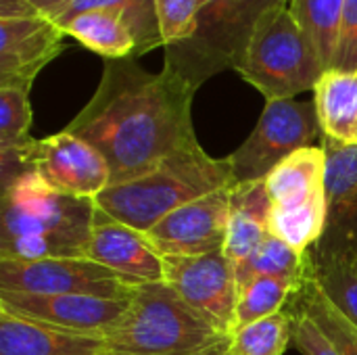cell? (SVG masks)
Listing matches in <instances>:
<instances>
[{
    "label": "cell",
    "instance_id": "cell-1",
    "mask_svg": "<svg viewBox=\"0 0 357 355\" xmlns=\"http://www.w3.org/2000/svg\"><path fill=\"white\" fill-rule=\"evenodd\" d=\"M195 90L136 59H105L96 92L65 130L90 142L111 167V186L130 182L163 159L199 146Z\"/></svg>",
    "mask_w": 357,
    "mask_h": 355
},
{
    "label": "cell",
    "instance_id": "cell-2",
    "mask_svg": "<svg viewBox=\"0 0 357 355\" xmlns=\"http://www.w3.org/2000/svg\"><path fill=\"white\" fill-rule=\"evenodd\" d=\"M94 213V199L63 195L25 172L2 188L0 259L86 257Z\"/></svg>",
    "mask_w": 357,
    "mask_h": 355
},
{
    "label": "cell",
    "instance_id": "cell-3",
    "mask_svg": "<svg viewBox=\"0 0 357 355\" xmlns=\"http://www.w3.org/2000/svg\"><path fill=\"white\" fill-rule=\"evenodd\" d=\"M234 184L228 157L213 159L199 144L163 159L130 182L109 186L94 203L107 216L149 232L174 209Z\"/></svg>",
    "mask_w": 357,
    "mask_h": 355
},
{
    "label": "cell",
    "instance_id": "cell-4",
    "mask_svg": "<svg viewBox=\"0 0 357 355\" xmlns=\"http://www.w3.org/2000/svg\"><path fill=\"white\" fill-rule=\"evenodd\" d=\"M115 355H228L232 337L188 308L165 282L140 285L105 337Z\"/></svg>",
    "mask_w": 357,
    "mask_h": 355
},
{
    "label": "cell",
    "instance_id": "cell-5",
    "mask_svg": "<svg viewBox=\"0 0 357 355\" xmlns=\"http://www.w3.org/2000/svg\"><path fill=\"white\" fill-rule=\"evenodd\" d=\"M326 67L289 2L270 6L257 19L236 73L266 100L295 98L316 88Z\"/></svg>",
    "mask_w": 357,
    "mask_h": 355
},
{
    "label": "cell",
    "instance_id": "cell-6",
    "mask_svg": "<svg viewBox=\"0 0 357 355\" xmlns=\"http://www.w3.org/2000/svg\"><path fill=\"white\" fill-rule=\"evenodd\" d=\"M280 2L289 0H201L195 33L165 48L163 71L195 92L213 75L236 71L257 19Z\"/></svg>",
    "mask_w": 357,
    "mask_h": 355
},
{
    "label": "cell",
    "instance_id": "cell-7",
    "mask_svg": "<svg viewBox=\"0 0 357 355\" xmlns=\"http://www.w3.org/2000/svg\"><path fill=\"white\" fill-rule=\"evenodd\" d=\"M270 197L268 232L289 243L297 251H310L324 234L326 207V157L322 146H307L264 180Z\"/></svg>",
    "mask_w": 357,
    "mask_h": 355
},
{
    "label": "cell",
    "instance_id": "cell-8",
    "mask_svg": "<svg viewBox=\"0 0 357 355\" xmlns=\"http://www.w3.org/2000/svg\"><path fill=\"white\" fill-rule=\"evenodd\" d=\"M320 130L314 100H266L255 130L228 155L236 184L266 180L293 153L314 146Z\"/></svg>",
    "mask_w": 357,
    "mask_h": 355
},
{
    "label": "cell",
    "instance_id": "cell-9",
    "mask_svg": "<svg viewBox=\"0 0 357 355\" xmlns=\"http://www.w3.org/2000/svg\"><path fill=\"white\" fill-rule=\"evenodd\" d=\"M140 285L115 274L88 257L38 262L0 259V291L33 295H92L130 301Z\"/></svg>",
    "mask_w": 357,
    "mask_h": 355
},
{
    "label": "cell",
    "instance_id": "cell-10",
    "mask_svg": "<svg viewBox=\"0 0 357 355\" xmlns=\"http://www.w3.org/2000/svg\"><path fill=\"white\" fill-rule=\"evenodd\" d=\"M163 282L209 324L234 335L238 280L224 251L195 257H163Z\"/></svg>",
    "mask_w": 357,
    "mask_h": 355
},
{
    "label": "cell",
    "instance_id": "cell-11",
    "mask_svg": "<svg viewBox=\"0 0 357 355\" xmlns=\"http://www.w3.org/2000/svg\"><path fill=\"white\" fill-rule=\"evenodd\" d=\"M25 163L50 188L69 197L96 199L111 186L107 159L69 130L31 140L25 151Z\"/></svg>",
    "mask_w": 357,
    "mask_h": 355
},
{
    "label": "cell",
    "instance_id": "cell-12",
    "mask_svg": "<svg viewBox=\"0 0 357 355\" xmlns=\"http://www.w3.org/2000/svg\"><path fill=\"white\" fill-rule=\"evenodd\" d=\"M130 301L92 295H33L0 291V310L56 331L107 337L123 318Z\"/></svg>",
    "mask_w": 357,
    "mask_h": 355
},
{
    "label": "cell",
    "instance_id": "cell-13",
    "mask_svg": "<svg viewBox=\"0 0 357 355\" xmlns=\"http://www.w3.org/2000/svg\"><path fill=\"white\" fill-rule=\"evenodd\" d=\"M232 186L195 199L155 224L146 236L163 257H195L224 251Z\"/></svg>",
    "mask_w": 357,
    "mask_h": 355
},
{
    "label": "cell",
    "instance_id": "cell-14",
    "mask_svg": "<svg viewBox=\"0 0 357 355\" xmlns=\"http://www.w3.org/2000/svg\"><path fill=\"white\" fill-rule=\"evenodd\" d=\"M65 36L44 15L0 19V88L31 90L38 73L65 50Z\"/></svg>",
    "mask_w": 357,
    "mask_h": 355
},
{
    "label": "cell",
    "instance_id": "cell-15",
    "mask_svg": "<svg viewBox=\"0 0 357 355\" xmlns=\"http://www.w3.org/2000/svg\"><path fill=\"white\" fill-rule=\"evenodd\" d=\"M86 257L132 280L134 285L163 282V255L140 232L96 207Z\"/></svg>",
    "mask_w": 357,
    "mask_h": 355
},
{
    "label": "cell",
    "instance_id": "cell-16",
    "mask_svg": "<svg viewBox=\"0 0 357 355\" xmlns=\"http://www.w3.org/2000/svg\"><path fill=\"white\" fill-rule=\"evenodd\" d=\"M307 278L357 326V224L326 226L307 251Z\"/></svg>",
    "mask_w": 357,
    "mask_h": 355
},
{
    "label": "cell",
    "instance_id": "cell-17",
    "mask_svg": "<svg viewBox=\"0 0 357 355\" xmlns=\"http://www.w3.org/2000/svg\"><path fill=\"white\" fill-rule=\"evenodd\" d=\"M105 337L75 335L0 310V355H109Z\"/></svg>",
    "mask_w": 357,
    "mask_h": 355
},
{
    "label": "cell",
    "instance_id": "cell-18",
    "mask_svg": "<svg viewBox=\"0 0 357 355\" xmlns=\"http://www.w3.org/2000/svg\"><path fill=\"white\" fill-rule=\"evenodd\" d=\"M268 216H270V197L266 192L264 180L243 182L232 186L224 255L232 262L234 268L247 262L264 243V239L270 234Z\"/></svg>",
    "mask_w": 357,
    "mask_h": 355
},
{
    "label": "cell",
    "instance_id": "cell-19",
    "mask_svg": "<svg viewBox=\"0 0 357 355\" xmlns=\"http://www.w3.org/2000/svg\"><path fill=\"white\" fill-rule=\"evenodd\" d=\"M322 136L357 144V71L328 69L314 88Z\"/></svg>",
    "mask_w": 357,
    "mask_h": 355
},
{
    "label": "cell",
    "instance_id": "cell-20",
    "mask_svg": "<svg viewBox=\"0 0 357 355\" xmlns=\"http://www.w3.org/2000/svg\"><path fill=\"white\" fill-rule=\"evenodd\" d=\"M326 157V226L357 224V144L322 136Z\"/></svg>",
    "mask_w": 357,
    "mask_h": 355
},
{
    "label": "cell",
    "instance_id": "cell-21",
    "mask_svg": "<svg viewBox=\"0 0 357 355\" xmlns=\"http://www.w3.org/2000/svg\"><path fill=\"white\" fill-rule=\"evenodd\" d=\"M88 10H113L123 17L136 44L134 59L146 54L153 48L163 46V36L157 17V0H69L52 21L63 27L67 21Z\"/></svg>",
    "mask_w": 357,
    "mask_h": 355
},
{
    "label": "cell",
    "instance_id": "cell-22",
    "mask_svg": "<svg viewBox=\"0 0 357 355\" xmlns=\"http://www.w3.org/2000/svg\"><path fill=\"white\" fill-rule=\"evenodd\" d=\"M61 29L105 59H134L136 44L119 13L88 10L67 21Z\"/></svg>",
    "mask_w": 357,
    "mask_h": 355
},
{
    "label": "cell",
    "instance_id": "cell-23",
    "mask_svg": "<svg viewBox=\"0 0 357 355\" xmlns=\"http://www.w3.org/2000/svg\"><path fill=\"white\" fill-rule=\"evenodd\" d=\"M297 289H299L297 282H291L284 278H272V276H255V278L241 282L234 333L261 318H268L287 310Z\"/></svg>",
    "mask_w": 357,
    "mask_h": 355
},
{
    "label": "cell",
    "instance_id": "cell-24",
    "mask_svg": "<svg viewBox=\"0 0 357 355\" xmlns=\"http://www.w3.org/2000/svg\"><path fill=\"white\" fill-rule=\"evenodd\" d=\"M305 270H307V251L301 253L274 234H268L264 243L257 247V251L247 262L234 268L238 285L255 276L284 278L301 285Z\"/></svg>",
    "mask_w": 357,
    "mask_h": 355
},
{
    "label": "cell",
    "instance_id": "cell-25",
    "mask_svg": "<svg viewBox=\"0 0 357 355\" xmlns=\"http://www.w3.org/2000/svg\"><path fill=\"white\" fill-rule=\"evenodd\" d=\"M291 10L312 38L326 71L333 67L345 0H291Z\"/></svg>",
    "mask_w": 357,
    "mask_h": 355
},
{
    "label": "cell",
    "instance_id": "cell-26",
    "mask_svg": "<svg viewBox=\"0 0 357 355\" xmlns=\"http://www.w3.org/2000/svg\"><path fill=\"white\" fill-rule=\"evenodd\" d=\"M289 303L312 316L333 339V343L341 349V354L357 355V326L320 293V289L307 278V274L303 276L299 289L295 291Z\"/></svg>",
    "mask_w": 357,
    "mask_h": 355
},
{
    "label": "cell",
    "instance_id": "cell-27",
    "mask_svg": "<svg viewBox=\"0 0 357 355\" xmlns=\"http://www.w3.org/2000/svg\"><path fill=\"white\" fill-rule=\"evenodd\" d=\"M293 341V316L282 310L232 335L230 355H284Z\"/></svg>",
    "mask_w": 357,
    "mask_h": 355
},
{
    "label": "cell",
    "instance_id": "cell-28",
    "mask_svg": "<svg viewBox=\"0 0 357 355\" xmlns=\"http://www.w3.org/2000/svg\"><path fill=\"white\" fill-rule=\"evenodd\" d=\"M31 105L27 88H0V151L27 144Z\"/></svg>",
    "mask_w": 357,
    "mask_h": 355
},
{
    "label": "cell",
    "instance_id": "cell-29",
    "mask_svg": "<svg viewBox=\"0 0 357 355\" xmlns=\"http://www.w3.org/2000/svg\"><path fill=\"white\" fill-rule=\"evenodd\" d=\"M201 0H157L163 48L176 46L195 33Z\"/></svg>",
    "mask_w": 357,
    "mask_h": 355
},
{
    "label": "cell",
    "instance_id": "cell-30",
    "mask_svg": "<svg viewBox=\"0 0 357 355\" xmlns=\"http://www.w3.org/2000/svg\"><path fill=\"white\" fill-rule=\"evenodd\" d=\"M293 316V343L301 355H343L324 328L295 305H287Z\"/></svg>",
    "mask_w": 357,
    "mask_h": 355
},
{
    "label": "cell",
    "instance_id": "cell-31",
    "mask_svg": "<svg viewBox=\"0 0 357 355\" xmlns=\"http://www.w3.org/2000/svg\"><path fill=\"white\" fill-rule=\"evenodd\" d=\"M331 69L357 71V0H345L337 52Z\"/></svg>",
    "mask_w": 357,
    "mask_h": 355
},
{
    "label": "cell",
    "instance_id": "cell-32",
    "mask_svg": "<svg viewBox=\"0 0 357 355\" xmlns=\"http://www.w3.org/2000/svg\"><path fill=\"white\" fill-rule=\"evenodd\" d=\"M40 15L27 0H0V19H19Z\"/></svg>",
    "mask_w": 357,
    "mask_h": 355
},
{
    "label": "cell",
    "instance_id": "cell-33",
    "mask_svg": "<svg viewBox=\"0 0 357 355\" xmlns=\"http://www.w3.org/2000/svg\"><path fill=\"white\" fill-rule=\"evenodd\" d=\"M40 15L48 17V19H54L59 15V10L69 2V0H27Z\"/></svg>",
    "mask_w": 357,
    "mask_h": 355
},
{
    "label": "cell",
    "instance_id": "cell-34",
    "mask_svg": "<svg viewBox=\"0 0 357 355\" xmlns=\"http://www.w3.org/2000/svg\"><path fill=\"white\" fill-rule=\"evenodd\" d=\"M109 355H115V354H109Z\"/></svg>",
    "mask_w": 357,
    "mask_h": 355
},
{
    "label": "cell",
    "instance_id": "cell-35",
    "mask_svg": "<svg viewBox=\"0 0 357 355\" xmlns=\"http://www.w3.org/2000/svg\"><path fill=\"white\" fill-rule=\"evenodd\" d=\"M228 355H230V354H228Z\"/></svg>",
    "mask_w": 357,
    "mask_h": 355
}]
</instances>
